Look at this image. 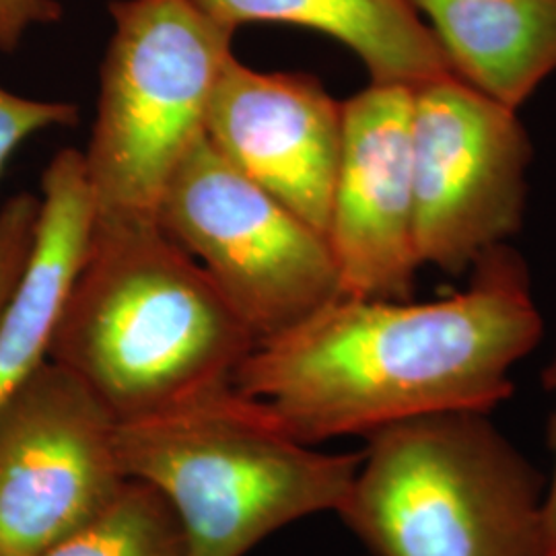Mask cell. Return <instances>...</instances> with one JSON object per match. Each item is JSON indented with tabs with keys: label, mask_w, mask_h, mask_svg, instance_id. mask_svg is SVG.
Wrapping results in <instances>:
<instances>
[{
	"label": "cell",
	"mask_w": 556,
	"mask_h": 556,
	"mask_svg": "<svg viewBox=\"0 0 556 556\" xmlns=\"http://www.w3.org/2000/svg\"><path fill=\"white\" fill-rule=\"evenodd\" d=\"M544 321L526 260L484 252L466 291L431 303L338 298L260 340L233 390L305 445L443 413L491 415Z\"/></svg>",
	"instance_id": "cell-1"
},
{
	"label": "cell",
	"mask_w": 556,
	"mask_h": 556,
	"mask_svg": "<svg viewBox=\"0 0 556 556\" xmlns=\"http://www.w3.org/2000/svg\"><path fill=\"white\" fill-rule=\"evenodd\" d=\"M258 340L160 220H98L48 358L118 422L231 386Z\"/></svg>",
	"instance_id": "cell-2"
},
{
	"label": "cell",
	"mask_w": 556,
	"mask_h": 556,
	"mask_svg": "<svg viewBox=\"0 0 556 556\" xmlns=\"http://www.w3.org/2000/svg\"><path fill=\"white\" fill-rule=\"evenodd\" d=\"M119 466L155 489L192 556H245L303 517L338 511L363 454H321L289 438L233 386L118 422Z\"/></svg>",
	"instance_id": "cell-3"
},
{
	"label": "cell",
	"mask_w": 556,
	"mask_h": 556,
	"mask_svg": "<svg viewBox=\"0 0 556 556\" xmlns=\"http://www.w3.org/2000/svg\"><path fill=\"white\" fill-rule=\"evenodd\" d=\"M344 526L376 556H540L544 478L484 413L367 438Z\"/></svg>",
	"instance_id": "cell-4"
},
{
	"label": "cell",
	"mask_w": 556,
	"mask_h": 556,
	"mask_svg": "<svg viewBox=\"0 0 556 556\" xmlns=\"http://www.w3.org/2000/svg\"><path fill=\"white\" fill-rule=\"evenodd\" d=\"M98 118L83 153L98 220H157L163 192L204 137L236 31L192 0H116Z\"/></svg>",
	"instance_id": "cell-5"
},
{
	"label": "cell",
	"mask_w": 556,
	"mask_h": 556,
	"mask_svg": "<svg viewBox=\"0 0 556 556\" xmlns=\"http://www.w3.org/2000/svg\"><path fill=\"white\" fill-rule=\"evenodd\" d=\"M157 220L217 282L258 342L342 298L328 239L245 178L206 135L169 179Z\"/></svg>",
	"instance_id": "cell-6"
},
{
	"label": "cell",
	"mask_w": 556,
	"mask_h": 556,
	"mask_svg": "<svg viewBox=\"0 0 556 556\" xmlns=\"http://www.w3.org/2000/svg\"><path fill=\"white\" fill-rule=\"evenodd\" d=\"M116 431L50 358L0 402V556H43L114 505L128 482Z\"/></svg>",
	"instance_id": "cell-7"
},
{
	"label": "cell",
	"mask_w": 556,
	"mask_h": 556,
	"mask_svg": "<svg viewBox=\"0 0 556 556\" xmlns=\"http://www.w3.org/2000/svg\"><path fill=\"white\" fill-rule=\"evenodd\" d=\"M532 144L516 110L456 75L413 91V178L420 264L472 268L521 227Z\"/></svg>",
	"instance_id": "cell-8"
},
{
	"label": "cell",
	"mask_w": 556,
	"mask_h": 556,
	"mask_svg": "<svg viewBox=\"0 0 556 556\" xmlns=\"http://www.w3.org/2000/svg\"><path fill=\"white\" fill-rule=\"evenodd\" d=\"M413 91L371 83L342 103L328 245L342 298L410 301L417 277Z\"/></svg>",
	"instance_id": "cell-9"
},
{
	"label": "cell",
	"mask_w": 556,
	"mask_h": 556,
	"mask_svg": "<svg viewBox=\"0 0 556 556\" xmlns=\"http://www.w3.org/2000/svg\"><path fill=\"white\" fill-rule=\"evenodd\" d=\"M204 135L248 179L328 236L342 147V103L305 73L225 66Z\"/></svg>",
	"instance_id": "cell-10"
},
{
	"label": "cell",
	"mask_w": 556,
	"mask_h": 556,
	"mask_svg": "<svg viewBox=\"0 0 556 556\" xmlns=\"http://www.w3.org/2000/svg\"><path fill=\"white\" fill-rule=\"evenodd\" d=\"M40 188L31 252L0 312V402L48 361L96 223L80 151L56 153L41 176Z\"/></svg>",
	"instance_id": "cell-11"
},
{
	"label": "cell",
	"mask_w": 556,
	"mask_h": 556,
	"mask_svg": "<svg viewBox=\"0 0 556 556\" xmlns=\"http://www.w3.org/2000/svg\"><path fill=\"white\" fill-rule=\"evenodd\" d=\"M220 25L282 23L344 43L371 83L420 85L452 77V64L410 0H192Z\"/></svg>",
	"instance_id": "cell-12"
},
{
	"label": "cell",
	"mask_w": 556,
	"mask_h": 556,
	"mask_svg": "<svg viewBox=\"0 0 556 556\" xmlns=\"http://www.w3.org/2000/svg\"><path fill=\"white\" fill-rule=\"evenodd\" d=\"M457 79L511 110L556 71V0H410Z\"/></svg>",
	"instance_id": "cell-13"
},
{
	"label": "cell",
	"mask_w": 556,
	"mask_h": 556,
	"mask_svg": "<svg viewBox=\"0 0 556 556\" xmlns=\"http://www.w3.org/2000/svg\"><path fill=\"white\" fill-rule=\"evenodd\" d=\"M43 556H192L165 498L128 480L114 505Z\"/></svg>",
	"instance_id": "cell-14"
},
{
	"label": "cell",
	"mask_w": 556,
	"mask_h": 556,
	"mask_svg": "<svg viewBox=\"0 0 556 556\" xmlns=\"http://www.w3.org/2000/svg\"><path fill=\"white\" fill-rule=\"evenodd\" d=\"M79 108L66 101L31 100L0 87V172L17 147L56 126H75Z\"/></svg>",
	"instance_id": "cell-15"
},
{
	"label": "cell",
	"mask_w": 556,
	"mask_h": 556,
	"mask_svg": "<svg viewBox=\"0 0 556 556\" xmlns=\"http://www.w3.org/2000/svg\"><path fill=\"white\" fill-rule=\"evenodd\" d=\"M38 215L40 197L29 192L15 194L0 206V312L29 258Z\"/></svg>",
	"instance_id": "cell-16"
},
{
	"label": "cell",
	"mask_w": 556,
	"mask_h": 556,
	"mask_svg": "<svg viewBox=\"0 0 556 556\" xmlns=\"http://www.w3.org/2000/svg\"><path fill=\"white\" fill-rule=\"evenodd\" d=\"M60 17L56 0H0V50L11 52L34 25Z\"/></svg>",
	"instance_id": "cell-17"
},
{
	"label": "cell",
	"mask_w": 556,
	"mask_h": 556,
	"mask_svg": "<svg viewBox=\"0 0 556 556\" xmlns=\"http://www.w3.org/2000/svg\"><path fill=\"white\" fill-rule=\"evenodd\" d=\"M544 388L556 396V349L553 361L546 365L542 374ZM548 445L555 454V472L551 486L544 491L542 501V528H540V556H556V406L548 422Z\"/></svg>",
	"instance_id": "cell-18"
}]
</instances>
